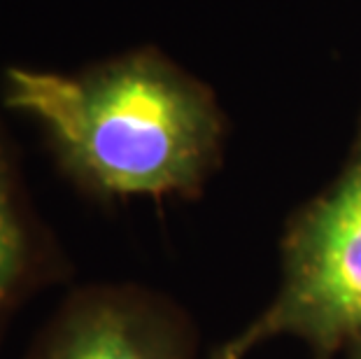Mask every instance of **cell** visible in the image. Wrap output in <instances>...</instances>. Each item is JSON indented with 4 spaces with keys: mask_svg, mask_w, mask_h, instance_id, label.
Wrapping results in <instances>:
<instances>
[{
    "mask_svg": "<svg viewBox=\"0 0 361 359\" xmlns=\"http://www.w3.org/2000/svg\"><path fill=\"white\" fill-rule=\"evenodd\" d=\"M7 101L40 119L63 166L103 194L191 189L217 140L207 96L152 56L84 78L12 73Z\"/></svg>",
    "mask_w": 361,
    "mask_h": 359,
    "instance_id": "6da1fadb",
    "label": "cell"
},
{
    "mask_svg": "<svg viewBox=\"0 0 361 359\" xmlns=\"http://www.w3.org/2000/svg\"><path fill=\"white\" fill-rule=\"evenodd\" d=\"M361 334V147L343 180L289 241L280 294L217 359H243L259 343L296 336L322 353Z\"/></svg>",
    "mask_w": 361,
    "mask_h": 359,
    "instance_id": "7a4b0ae2",
    "label": "cell"
},
{
    "mask_svg": "<svg viewBox=\"0 0 361 359\" xmlns=\"http://www.w3.org/2000/svg\"><path fill=\"white\" fill-rule=\"evenodd\" d=\"M24 359H184L180 334L135 289H87L71 296Z\"/></svg>",
    "mask_w": 361,
    "mask_h": 359,
    "instance_id": "3957f363",
    "label": "cell"
},
{
    "mask_svg": "<svg viewBox=\"0 0 361 359\" xmlns=\"http://www.w3.org/2000/svg\"><path fill=\"white\" fill-rule=\"evenodd\" d=\"M42 257L0 135V341L19 305L40 282Z\"/></svg>",
    "mask_w": 361,
    "mask_h": 359,
    "instance_id": "277c9868",
    "label": "cell"
},
{
    "mask_svg": "<svg viewBox=\"0 0 361 359\" xmlns=\"http://www.w3.org/2000/svg\"><path fill=\"white\" fill-rule=\"evenodd\" d=\"M355 359H361V334L355 339Z\"/></svg>",
    "mask_w": 361,
    "mask_h": 359,
    "instance_id": "5b68a950",
    "label": "cell"
}]
</instances>
